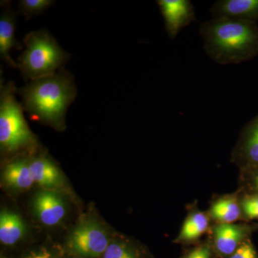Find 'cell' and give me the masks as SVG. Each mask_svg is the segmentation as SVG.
Segmentation results:
<instances>
[{
    "instance_id": "cell-18",
    "label": "cell",
    "mask_w": 258,
    "mask_h": 258,
    "mask_svg": "<svg viewBox=\"0 0 258 258\" xmlns=\"http://www.w3.org/2000/svg\"><path fill=\"white\" fill-rule=\"evenodd\" d=\"M103 258H138L134 249L121 242H110Z\"/></svg>"
},
{
    "instance_id": "cell-13",
    "label": "cell",
    "mask_w": 258,
    "mask_h": 258,
    "mask_svg": "<svg viewBox=\"0 0 258 258\" xmlns=\"http://www.w3.org/2000/svg\"><path fill=\"white\" fill-rule=\"evenodd\" d=\"M34 181L46 189L58 187L63 183L62 174L57 166L45 157H37L30 159Z\"/></svg>"
},
{
    "instance_id": "cell-21",
    "label": "cell",
    "mask_w": 258,
    "mask_h": 258,
    "mask_svg": "<svg viewBox=\"0 0 258 258\" xmlns=\"http://www.w3.org/2000/svg\"><path fill=\"white\" fill-rule=\"evenodd\" d=\"M210 257H211V253H210V249L208 247L203 246L194 249L186 256V258H210Z\"/></svg>"
},
{
    "instance_id": "cell-1",
    "label": "cell",
    "mask_w": 258,
    "mask_h": 258,
    "mask_svg": "<svg viewBox=\"0 0 258 258\" xmlns=\"http://www.w3.org/2000/svg\"><path fill=\"white\" fill-rule=\"evenodd\" d=\"M204 48L217 63L239 64L258 55V26L255 23L212 18L200 28Z\"/></svg>"
},
{
    "instance_id": "cell-11",
    "label": "cell",
    "mask_w": 258,
    "mask_h": 258,
    "mask_svg": "<svg viewBox=\"0 0 258 258\" xmlns=\"http://www.w3.org/2000/svg\"><path fill=\"white\" fill-rule=\"evenodd\" d=\"M15 23L16 15L10 7H7L0 17V56L10 67L17 69L18 63L10 57V51L21 50L23 45L15 38Z\"/></svg>"
},
{
    "instance_id": "cell-3",
    "label": "cell",
    "mask_w": 258,
    "mask_h": 258,
    "mask_svg": "<svg viewBox=\"0 0 258 258\" xmlns=\"http://www.w3.org/2000/svg\"><path fill=\"white\" fill-rule=\"evenodd\" d=\"M26 49L18 58L24 79L34 81L56 74L69 58L55 38L45 29L30 32L24 39Z\"/></svg>"
},
{
    "instance_id": "cell-17",
    "label": "cell",
    "mask_w": 258,
    "mask_h": 258,
    "mask_svg": "<svg viewBox=\"0 0 258 258\" xmlns=\"http://www.w3.org/2000/svg\"><path fill=\"white\" fill-rule=\"evenodd\" d=\"M55 2L52 0H22L19 3L18 10L28 20L41 15Z\"/></svg>"
},
{
    "instance_id": "cell-5",
    "label": "cell",
    "mask_w": 258,
    "mask_h": 258,
    "mask_svg": "<svg viewBox=\"0 0 258 258\" xmlns=\"http://www.w3.org/2000/svg\"><path fill=\"white\" fill-rule=\"evenodd\" d=\"M106 230L95 220H84L75 227L69 238V247L74 253L83 257L103 255L109 245Z\"/></svg>"
},
{
    "instance_id": "cell-19",
    "label": "cell",
    "mask_w": 258,
    "mask_h": 258,
    "mask_svg": "<svg viewBox=\"0 0 258 258\" xmlns=\"http://www.w3.org/2000/svg\"><path fill=\"white\" fill-rule=\"evenodd\" d=\"M242 210L249 220H258V195L245 197L242 200Z\"/></svg>"
},
{
    "instance_id": "cell-9",
    "label": "cell",
    "mask_w": 258,
    "mask_h": 258,
    "mask_svg": "<svg viewBox=\"0 0 258 258\" xmlns=\"http://www.w3.org/2000/svg\"><path fill=\"white\" fill-rule=\"evenodd\" d=\"M234 158L246 169L258 166V115L242 131Z\"/></svg>"
},
{
    "instance_id": "cell-6",
    "label": "cell",
    "mask_w": 258,
    "mask_h": 258,
    "mask_svg": "<svg viewBox=\"0 0 258 258\" xmlns=\"http://www.w3.org/2000/svg\"><path fill=\"white\" fill-rule=\"evenodd\" d=\"M157 4L169 38H176L181 30L196 20L195 8L189 0H159Z\"/></svg>"
},
{
    "instance_id": "cell-10",
    "label": "cell",
    "mask_w": 258,
    "mask_h": 258,
    "mask_svg": "<svg viewBox=\"0 0 258 258\" xmlns=\"http://www.w3.org/2000/svg\"><path fill=\"white\" fill-rule=\"evenodd\" d=\"M250 226L220 224L214 231L215 247L220 254L231 255L250 233Z\"/></svg>"
},
{
    "instance_id": "cell-23",
    "label": "cell",
    "mask_w": 258,
    "mask_h": 258,
    "mask_svg": "<svg viewBox=\"0 0 258 258\" xmlns=\"http://www.w3.org/2000/svg\"><path fill=\"white\" fill-rule=\"evenodd\" d=\"M25 258H54L50 251L42 249L36 252H31Z\"/></svg>"
},
{
    "instance_id": "cell-14",
    "label": "cell",
    "mask_w": 258,
    "mask_h": 258,
    "mask_svg": "<svg viewBox=\"0 0 258 258\" xmlns=\"http://www.w3.org/2000/svg\"><path fill=\"white\" fill-rule=\"evenodd\" d=\"M26 226L15 212L3 210L0 214V241L5 245H14L23 238Z\"/></svg>"
},
{
    "instance_id": "cell-8",
    "label": "cell",
    "mask_w": 258,
    "mask_h": 258,
    "mask_svg": "<svg viewBox=\"0 0 258 258\" xmlns=\"http://www.w3.org/2000/svg\"><path fill=\"white\" fill-rule=\"evenodd\" d=\"M212 18H227L255 23L258 21V0H219L212 5Z\"/></svg>"
},
{
    "instance_id": "cell-16",
    "label": "cell",
    "mask_w": 258,
    "mask_h": 258,
    "mask_svg": "<svg viewBox=\"0 0 258 258\" xmlns=\"http://www.w3.org/2000/svg\"><path fill=\"white\" fill-rule=\"evenodd\" d=\"M209 226L208 216L203 212L191 214L185 220L177 240L189 242L197 240L206 232Z\"/></svg>"
},
{
    "instance_id": "cell-15",
    "label": "cell",
    "mask_w": 258,
    "mask_h": 258,
    "mask_svg": "<svg viewBox=\"0 0 258 258\" xmlns=\"http://www.w3.org/2000/svg\"><path fill=\"white\" fill-rule=\"evenodd\" d=\"M210 214L221 224H233L240 217L241 208L236 198L220 199L212 205Z\"/></svg>"
},
{
    "instance_id": "cell-22",
    "label": "cell",
    "mask_w": 258,
    "mask_h": 258,
    "mask_svg": "<svg viewBox=\"0 0 258 258\" xmlns=\"http://www.w3.org/2000/svg\"><path fill=\"white\" fill-rule=\"evenodd\" d=\"M247 169L250 171V175H252L250 181H249L251 189L253 190L254 194L258 195V166Z\"/></svg>"
},
{
    "instance_id": "cell-7",
    "label": "cell",
    "mask_w": 258,
    "mask_h": 258,
    "mask_svg": "<svg viewBox=\"0 0 258 258\" xmlns=\"http://www.w3.org/2000/svg\"><path fill=\"white\" fill-rule=\"evenodd\" d=\"M32 209L39 221L46 226L60 223L67 211L63 198L52 189L38 191L34 197Z\"/></svg>"
},
{
    "instance_id": "cell-12",
    "label": "cell",
    "mask_w": 258,
    "mask_h": 258,
    "mask_svg": "<svg viewBox=\"0 0 258 258\" xmlns=\"http://www.w3.org/2000/svg\"><path fill=\"white\" fill-rule=\"evenodd\" d=\"M5 186L15 191L29 189L35 183L30 167V159H17L5 166L3 172Z\"/></svg>"
},
{
    "instance_id": "cell-4",
    "label": "cell",
    "mask_w": 258,
    "mask_h": 258,
    "mask_svg": "<svg viewBox=\"0 0 258 258\" xmlns=\"http://www.w3.org/2000/svg\"><path fill=\"white\" fill-rule=\"evenodd\" d=\"M15 83L0 85V145L2 150L15 153L32 149L36 139L23 115V107L17 100Z\"/></svg>"
},
{
    "instance_id": "cell-2",
    "label": "cell",
    "mask_w": 258,
    "mask_h": 258,
    "mask_svg": "<svg viewBox=\"0 0 258 258\" xmlns=\"http://www.w3.org/2000/svg\"><path fill=\"white\" fill-rule=\"evenodd\" d=\"M17 93L21 97L23 109L31 118L56 129L64 126L66 112L74 102L77 88L72 75L63 69L56 74L34 80Z\"/></svg>"
},
{
    "instance_id": "cell-20",
    "label": "cell",
    "mask_w": 258,
    "mask_h": 258,
    "mask_svg": "<svg viewBox=\"0 0 258 258\" xmlns=\"http://www.w3.org/2000/svg\"><path fill=\"white\" fill-rule=\"evenodd\" d=\"M229 258H257V254L250 242L245 240Z\"/></svg>"
},
{
    "instance_id": "cell-24",
    "label": "cell",
    "mask_w": 258,
    "mask_h": 258,
    "mask_svg": "<svg viewBox=\"0 0 258 258\" xmlns=\"http://www.w3.org/2000/svg\"><path fill=\"white\" fill-rule=\"evenodd\" d=\"M1 258H3V257H2Z\"/></svg>"
}]
</instances>
